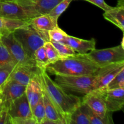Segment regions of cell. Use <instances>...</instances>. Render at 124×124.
Instances as JSON below:
<instances>
[{
	"label": "cell",
	"instance_id": "obj_1",
	"mask_svg": "<svg viewBox=\"0 0 124 124\" xmlns=\"http://www.w3.org/2000/svg\"><path fill=\"white\" fill-rule=\"evenodd\" d=\"M42 90L47 94L65 121V124L70 114L82 102V98L68 94L47 74L46 69H38L35 74Z\"/></svg>",
	"mask_w": 124,
	"mask_h": 124
},
{
	"label": "cell",
	"instance_id": "obj_2",
	"mask_svg": "<svg viewBox=\"0 0 124 124\" xmlns=\"http://www.w3.org/2000/svg\"><path fill=\"white\" fill-rule=\"evenodd\" d=\"M99 68L87 54L77 53L73 56L50 63L46 67V70L53 75L88 76L94 75Z\"/></svg>",
	"mask_w": 124,
	"mask_h": 124
},
{
	"label": "cell",
	"instance_id": "obj_3",
	"mask_svg": "<svg viewBox=\"0 0 124 124\" xmlns=\"http://www.w3.org/2000/svg\"><path fill=\"white\" fill-rule=\"evenodd\" d=\"M13 33L24 48L27 56L33 60L35 51L43 46L46 41H50L48 36L39 32L29 24L26 26L15 29Z\"/></svg>",
	"mask_w": 124,
	"mask_h": 124
},
{
	"label": "cell",
	"instance_id": "obj_4",
	"mask_svg": "<svg viewBox=\"0 0 124 124\" xmlns=\"http://www.w3.org/2000/svg\"><path fill=\"white\" fill-rule=\"evenodd\" d=\"M55 82L65 92L86 94L95 90L96 77L88 76L55 75Z\"/></svg>",
	"mask_w": 124,
	"mask_h": 124
},
{
	"label": "cell",
	"instance_id": "obj_5",
	"mask_svg": "<svg viewBox=\"0 0 124 124\" xmlns=\"http://www.w3.org/2000/svg\"><path fill=\"white\" fill-rule=\"evenodd\" d=\"M40 15L29 5L19 1H0V16L12 19L29 21Z\"/></svg>",
	"mask_w": 124,
	"mask_h": 124
},
{
	"label": "cell",
	"instance_id": "obj_6",
	"mask_svg": "<svg viewBox=\"0 0 124 124\" xmlns=\"http://www.w3.org/2000/svg\"><path fill=\"white\" fill-rule=\"evenodd\" d=\"M87 55L99 67L124 61V47L121 45L104 48L96 49L87 53Z\"/></svg>",
	"mask_w": 124,
	"mask_h": 124
},
{
	"label": "cell",
	"instance_id": "obj_7",
	"mask_svg": "<svg viewBox=\"0 0 124 124\" xmlns=\"http://www.w3.org/2000/svg\"><path fill=\"white\" fill-rule=\"evenodd\" d=\"M0 40L6 46L16 65L35 64V61L30 59L25 53L19 41L16 39L13 31L1 33Z\"/></svg>",
	"mask_w": 124,
	"mask_h": 124
},
{
	"label": "cell",
	"instance_id": "obj_8",
	"mask_svg": "<svg viewBox=\"0 0 124 124\" xmlns=\"http://www.w3.org/2000/svg\"><path fill=\"white\" fill-rule=\"evenodd\" d=\"M104 101L108 111L115 112L121 110L124 105V88L95 90Z\"/></svg>",
	"mask_w": 124,
	"mask_h": 124
},
{
	"label": "cell",
	"instance_id": "obj_9",
	"mask_svg": "<svg viewBox=\"0 0 124 124\" xmlns=\"http://www.w3.org/2000/svg\"><path fill=\"white\" fill-rule=\"evenodd\" d=\"M123 68L124 61L99 67L94 74L96 77L95 90L105 88Z\"/></svg>",
	"mask_w": 124,
	"mask_h": 124
},
{
	"label": "cell",
	"instance_id": "obj_10",
	"mask_svg": "<svg viewBox=\"0 0 124 124\" xmlns=\"http://www.w3.org/2000/svg\"><path fill=\"white\" fill-rule=\"evenodd\" d=\"M9 119L33 118L25 93L15 99L7 107Z\"/></svg>",
	"mask_w": 124,
	"mask_h": 124
},
{
	"label": "cell",
	"instance_id": "obj_11",
	"mask_svg": "<svg viewBox=\"0 0 124 124\" xmlns=\"http://www.w3.org/2000/svg\"><path fill=\"white\" fill-rule=\"evenodd\" d=\"M25 87L12 80H8L1 88L0 93L2 105L7 107L15 99L25 93Z\"/></svg>",
	"mask_w": 124,
	"mask_h": 124
},
{
	"label": "cell",
	"instance_id": "obj_12",
	"mask_svg": "<svg viewBox=\"0 0 124 124\" xmlns=\"http://www.w3.org/2000/svg\"><path fill=\"white\" fill-rule=\"evenodd\" d=\"M38 68L35 64L16 65L8 80H12L23 85L26 86L37 72Z\"/></svg>",
	"mask_w": 124,
	"mask_h": 124
},
{
	"label": "cell",
	"instance_id": "obj_13",
	"mask_svg": "<svg viewBox=\"0 0 124 124\" xmlns=\"http://www.w3.org/2000/svg\"><path fill=\"white\" fill-rule=\"evenodd\" d=\"M61 42L70 46L76 53L85 54L94 50L96 47V41L92 38L90 40L82 39L68 35Z\"/></svg>",
	"mask_w": 124,
	"mask_h": 124
},
{
	"label": "cell",
	"instance_id": "obj_14",
	"mask_svg": "<svg viewBox=\"0 0 124 124\" xmlns=\"http://www.w3.org/2000/svg\"><path fill=\"white\" fill-rule=\"evenodd\" d=\"M82 102L85 104L93 112L100 116H105L107 113L106 105L101 96L96 90L84 94Z\"/></svg>",
	"mask_w": 124,
	"mask_h": 124
},
{
	"label": "cell",
	"instance_id": "obj_15",
	"mask_svg": "<svg viewBox=\"0 0 124 124\" xmlns=\"http://www.w3.org/2000/svg\"><path fill=\"white\" fill-rule=\"evenodd\" d=\"M29 24L35 30L47 36L50 30L58 26V23L54 21L48 14L40 15L31 18L29 21Z\"/></svg>",
	"mask_w": 124,
	"mask_h": 124
},
{
	"label": "cell",
	"instance_id": "obj_16",
	"mask_svg": "<svg viewBox=\"0 0 124 124\" xmlns=\"http://www.w3.org/2000/svg\"><path fill=\"white\" fill-rule=\"evenodd\" d=\"M42 90V89H41ZM42 99L44 105L46 119L42 124H65V121L59 114L56 108L48 98L47 94L42 90Z\"/></svg>",
	"mask_w": 124,
	"mask_h": 124
},
{
	"label": "cell",
	"instance_id": "obj_17",
	"mask_svg": "<svg viewBox=\"0 0 124 124\" xmlns=\"http://www.w3.org/2000/svg\"><path fill=\"white\" fill-rule=\"evenodd\" d=\"M103 16L124 32V0H119L117 6L105 11Z\"/></svg>",
	"mask_w": 124,
	"mask_h": 124
},
{
	"label": "cell",
	"instance_id": "obj_18",
	"mask_svg": "<svg viewBox=\"0 0 124 124\" xmlns=\"http://www.w3.org/2000/svg\"><path fill=\"white\" fill-rule=\"evenodd\" d=\"M25 93L29 101L31 110H32L35 105L42 96V90L35 75L25 87Z\"/></svg>",
	"mask_w": 124,
	"mask_h": 124
},
{
	"label": "cell",
	"instance_id": "obj_19",
	"mask_svg": "<svg viewBox=\"0 0 124 124\" xmlns=\"http://www.w3.org/2000/svg\"><path fill=\"white\" fill-rule=\"evenodd\" d=\"M62 0H18L21 3L31 6L39 15L48 14Z\"/></svg>",
	"mask_w": 124,
	"mask_h": 124
},
{
	"label": "cell",
	"instance_id": "obj_20",
	"mask_svg": "<svg viewBox=\"0 0 124 124\" xmlns=\"http://www.w3.org/2000/svg\"><path fill=\"white\" fill-rule=\"evenodd\" d=\"M67 124H90L88 116V107L82 102L70 114Z\"/></svg>",
	"mask_w": 124,
	"mask_h": 124
},
{
	"label": "cell",
	"instance_id": "obj_21",
	"mask_svg": "<svg viewBox=\"0 0 124 124\" xmlns=\"http://www.w3.org/2000/svg\"><path fill=\"white\" fill-rule=\"evenodd\" d=\"M29 25V21L19 19H12L0 16L1 33L13 31L15 29Z\"/></svg>",
	"mask_w": 124,
	"mask_h": 124
},
{
	"label": "cell",
	"instance_id": "obj_22",
	"mask_svg": "<svg viewBox=\"0 0 124 124\" xmlns=\"http://www.w3.org/2000/svg\"><path fill=\"white\" fill-rule=\"evenodd\" d=\"M112 112L108 111L105 116H100L88 107V116L90 124H113Z\"/></svg>",
	"mask_w": 124,
	"mask_h": 124
},
{
	"label": "cell",
	"instance_id": "obj_23",
	"mask_svg": "<svg viewBox=\"0 0 124 124\" xmlns=\"http://www.w3.org/2000/svg\"><path fill=\"white\" fill-rule=\"evenodd\" d=\"M34 60L36 67L39 69H46V67L50 64L46 55L44 46L36 50L34 53Z\"/></svg>",
	"mask_w": 124,
	"mask_h": 124
},
{
	"label": "cell",
	"instance_id": "obj_24",
	"mask_svg": "<svg viewBox=\"0 0 124 124\" xmlns=\"http://www.w3.org/2000/svg\"><path fill=\"white\" fill-rule=\"evenodd\" d=\"M31 111H32L33 117L36 122V124H42L43 123L44 121L46 119V113H45L42 96L35 105Z\"/></svg>",
	"mask_w": 124,
	"mask_h": 124
},
{
	"label": "cell",
	"instance_id": "obj_25",
	"mask_svg": "<svg viewBox=\"0 0 124 124\" xmlns=\"http://www.w3.org/2000/svg\"><path fill=\"white\" fill-rule=\"evenodd\" d=\"M50 42L57 50L61 59L73 56L77 54V53H76L70 46L60 42H55V41H50Z\"/></svg>",
	"mask_w": 124,
	"mask_h": 124
},
{
	"label": "cell",
	"instance_id": "obj_26",
	"mask_svg": "<svg viewBox=\"0 0 124 124\" xmlns=\"http://www.w3.org/2000/svg\"><path fill=\"white\" fill-rule=\"evenodd\" d=\"M73 0H62L58 4H57L50 12L48 13L50 16L55 22L58 23V20L61 15L64 13V11L68 8L70 4Z\"/></svg>",
	"mask_w": 124,
	"mask_h": 124
},
{
	"label": "cell",
	"instance_id": "obj_27",
	"mask_svg": "<svg viewBox=\"0 0 124 124\" xmlns=\"http://www.w3.org/2000/svg\"><path fill=\"white\" fill-rule=\"evenodd\" d=\"M16 65L14 62H10L0 67V88L8 81Z\"/></svg>",
	"mask_w": 124,
	"mask_h": 124
},
{
	"label": "cell",
	"instance_id": "obj_28",
	"mask_svg": "<svg viewBox=\"0 0 124 124\" xmlns=\"http://www.w3.org/2000/svg\"><path fill=\"white\" fill-rule=\"evenodd\" d=\"M44 47L47 58L50 63H53L61 59L57 50L50 41H46L44 44Z\"/></svg>",
	"mask_w": 124,
	"mask_h": 124
},
{
	"label": "cell",
	"instance_id": "obj_29",
	"mask_svg": "<svg viewBox=\"0 0 124 124\" xmlns=\"http://www.w3.org/2000/svg\"><path fill=\"white\" fill-rule=\"evenodd\" d=\"M117 88H124V68L114 77L107 85V89H114Z\"/></svg>",
	"mask_w": 124,
	"mask_h": 124
},
{
	"label": "cell",
	"instance_id": "obj_30",
	"mask_svg": "<svg viewBox=\"0 0 124 124\" xmlns=\"http://www.w3.org/2000/svg\"><path fill=\"white\" fill-rule=\"evenodd\" d=\"M48 35L50 41L60 42L68 35L66 32L60 29L59 26L56 27L53 29L50 30L48 32Z\"/></svg>",
	"mask_w": 124,
	"mask_h": 124
},
{
	"label": "cell",
	"instance_id": "obj_31",
	"mask_svg": "<svg viewBox=\"0 0 124 124\" xmlns=\"http://www.w3.org/2000/svg\"><path fill=\"white\" fill-rule=\"evenodd\" d=\"M10 62H14L13 59L6 46L0 40V67Z\"/></svg>",
	"mask_w": 124,
	"mask_h": 124
},
{
	"label": "cell",
	"instance_id": "obj_32",
	"mask_svg": "<svg viewBox=\"0 0 124 124\" xmlns=\"http://www.w3.org/2000/svg\"><path fill=\"white\" fill-rule=\"evenodd\" d=\"M10 116L8 113V108L2 105L0 110V124H8Z\"/></svg>",
	"mask_w": 124,
	"mask_h": 124
},
{
	"label": "cell",
	"instance_id": "obj_33",
	"mask_svg": "<svg viewBox=\"0 0 124 124\" xmlns=\"http://www.w3.org/2000/svg\"><path fill=\"white\" fill-rule=\"evenodd\" d=\"M8 124H36L33 118L9 119Z\"/></svg>",
	"mask_w": 124,
	"mask_h": 124
},
{
	"label": "cell",
	"instance_id": "obj_34",
	"mask_svg": "<svg viewBox=\"0 0 124 124\" xmlns=\"http://www.w3.org/2000/svg\"><path fill=\"white\" fill-rule=\"evenodd\" d=\"M84 1H88V2H90V3L98 6L99 8H101L103 10L105 11H105L109 10L113 8V7L108 5L105 2L104 0H84Z\"/></svg>",
	"mask_w": 124,
	"mask_h": 124
},
{
	"label": "cell",
	"instance_id": "obj_35",
	"mask_svg": "<svg viewBox=\"0 0 124 124\" xmlns=\"http://www.w3.org/2000/svg\"><path fill=\"white\" fill-rule=\"evenodd\" d=\"M18 0H0V1H18Z\"/></svg>",
	"mask_w": 124,
	"mask_h": 124
},
{
	"label": "cell",
	"instance_id": "obj_36",
	"mask_svg": "<svg viewBox=\"0 0 124 124\" xmlns=\"http://www.w3.org/2000/svg\"><path fill=\"white\" fill-rule=\"evenodd\" d=\"M1 107H2V102H1V99H0V110H1Z\"/></svg>",
	"mask_w": 124,
	"mask_h": 124
},
{
	"label": "cell",
	"instance_id": "obj_37",
	"mask_svg": "<svg viewBox=\"0 0 124 124\" xmlns=\"http://www.w3.org/2000/svg\"><path fill=\"white\" fill-rule=\"evenodd\" d=\"M1 88H0V93H1Z\"/></svg>",
	"mask_w": 124,
	"mask_h": 124
}]
</instances>
